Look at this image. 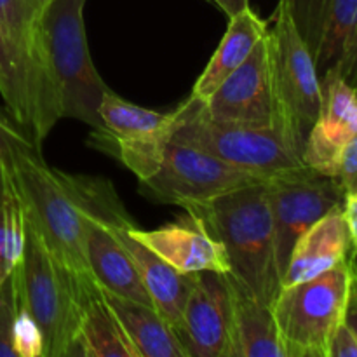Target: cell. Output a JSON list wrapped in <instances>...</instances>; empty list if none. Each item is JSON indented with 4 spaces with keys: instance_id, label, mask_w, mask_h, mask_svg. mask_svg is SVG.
<instances>
[{
    "instance_id": "6da1fadb",
    "label": "cell",
    "mask_w": 357,
    "mask_h": 357,
    "mask_svg": "<svg viewBox=\"0 0 357 357\" xmlns=\"http://www.w3.org/2000/svg\"><path fill=\"white\" fill-rule=\"evenodd\" d=\"M86 0H47L38 21L37 61L52 121L75 119L101 128L100 105L110 87L105 84L87 45Z\"/></svg>"
},
{
    "instance_id": "7a4b0ae2",
    "label": "cell",
    "mask_w": 357,
    "mask_h": 357,
    "mask_svg": "<svg viewBox=\"0 0 357 357\" xmlns=\"http://www.w3.org/2000/svg\"><path fill=\"white\" fill-rule=\"evenodd\" d=\"M265 183L227 192L211 201L187 206L185 211L222 244L230 278L248 295L271 307L281 291L282 278Z\"/></svg>"
},
{
    "instance_id": "3957f363",
    "label": "cell",
    "mask_w": 357,
    "mask_h": 357,
    "mask_svg": "<svg viewBox=\"0 0 357 357\" xmlns=\"http://www.w3.org/2000/svg\"><path fill=\"white\" fill-rule=\"evenodd\" d=\"M9 171L24 220L40 236L45 248L77 275L89 278L86 261L87 215L73 187L72 174L49 167L40 152L17 157Z\"/></svg>"
},
{
    "instance_id": "277c9868",
    "label": "cell",
    "mask_w": 357,
    "mask_h": 357,
    "mask_svg": "<svg viewBox=\"0 0 357 357\" xmlns=\"http://www.w3.org/2000/svg\"><path fill=\"white\" fill-rule=\"evenodd\" d=\"M14 274L17 298L42 335L44 357L73 356L84 286L93 275L80 278L65 267L26 220L23 257Z\"/></svg>"
},
{
    "instance_id": "5b68a950",
    "label": "cell",
    "mask_w": 357,
    "mask_h": 357,
    "mask_svg": "<svg viewBox=\"0 0 357 357\" xmlns=\"http://www.w3.org/2000/svg\"><path fill=\"white\" fill-rule=\"evenodd\" d=\"M176 114L173 142L197 146L264 181L305 166L300 149L281 129L215 121L204 112L202 101L190 96Z\"/></svg>"
},
{
    "instance_id": "8992f818",
    "label": "cell",
    "mask_w": 357,
    "mask_h": 357,
    "mask_svg": "<svg viewBox=\"0 0 357 357\" xmlns=\"http://www.w3.org/2000/svg\"><path fill=\"white\" fill-rule=\"evenodd\" d=\"M351 257L307 281L282 286L271 309L286 357H328L344 321L351 288Z\"/></svg>"
},
{
    "instance_id": "52a82bcc",
    "label": "cell",
    "mask_w": 357,
    "mask_h": 357,
    "mask_svg": "<svg viewBox=\"0 0 357 357\" xmlns=\"http://www.w3.org/2000/svg\"><path fill=\"white\" fill-rule=\"evenodd\" d=\"M267 40L279 126L302 152L319 114L321 77L284 0L275 7L274 28L267 31Z\"/></svg>"
},
{
    "instance_id": "ba28073f",
    "label": "cell",
    "mask_w": 357,
    "mask_h": 357,
    "mask_svg": "<svg viewBox=\"0 0 357 357\" xmlns=\"http://www.w3.org/2000/svg\"><path fill=\"white\" fill-rule=\"evenodd\" d=\"M176 117V110L160 114L131 103L108 89L100 105L101 128L93 132L94 145L117 157L143 181L159 167L173 136Z\"/></svg>"
},
{
    "instance_id": "9c48e42d",
    "label": "cell",
    "mask_w": 357,
    "mask_h": 357,
    "mask_svg": "<svg viewBox=\"0 0 357 357\" xmlns=\"http://www.w3.org/2000/svg\"><path fill=\"white\" fill-rule=\"evenodd\" d=\"M139 183L143 192L155 201L185 209L227 192L265 181L197 146L171 139L155 173Z\"/></svg>"
},
{
    "instance_id": "30bf717a",
    "label": "cell",
    "mask_w": 357,
    "mask_h": 357,
    "mask_svg": "<svg viewBox=\"0 0 357 357\" xmlns=\"http://www.w3.org/2000/svg\"><path fill=\"white\" fill-rule=\"evenodd\" d=\"M265 188L274 222L275 258L282 278L300 236L326 213L344 204L345 192L337 178L307 166L272 178Z\"/></svg>"
},
{
    "instance_id": "8fae6325",
    "label": "cell",
    "mask_w": 357,
    "mask_h": 357,
    "mask_svg": "<svg viewBox=\"0 0 357 357\" xmlns=\"http://www.w3.org/2000/svg\"><path fill=\"white\" fill-rule=\"evenodd\" d=\"M202 105L206 114L215 121L281 129L272 86L267 33L255 45L246 61L227 77Z\"/></svg>"
},
{
    "instance_id": "7c38bea8",
    "label": "cell",
    "mask_w": 357,
    "mask_h": 357,
    "mask_svg": "<svg viewBox=\"0 0 357 357\" xmlns=\"http://www.w3.org/2000/svg\"><path fill=\"white\" fill-rule=\"evenodd\" d=\"M174 333L187 357H232V291L227 274H195Z\"/></svg>"
},
{
    "instance_id": "4fadbf2b",
    "label": "cell",
    "mask_w": 357,
    "mask_h": 357,
    "mask_svg": "<svg viewBox=\"0 0 357 357\" xmlns=\"http://www.w3.org/2000/svg\"><path fill=\"white\" fill-rule=\"evenodd\" d=\"M357 132V91L338 68L321 75V108L307 135L302 160L326 176L338 174L344 149Z\"/></svg>"
},
{
    "instance_id": "5bb4252c",
    "label": "cell",
    "mask_w": 357,
    "mask_h": 357,
    "mask_svg": "<svg viewBox=\"0 0 357 357\" xmlns=\"http://www.w3.org/2000/svg\"><path fill=\"white\" fill-rule=\"evenodd\" d=\"M319 77L340 68L357 24V0H284Z\"/></svg>"
},
{
    "instance_id": "9a60e30c",
    "label": "cell",
    "mask_w": 357,
    "mask_h": 357,
    "mask_svg": "<svg viewBox=\"0 0 357 357\" xmlns=\"http://www.w3.org/2000/svg\"><path fill=\"white\" fill-rule=\"evenodd\" d=\"M0 94L7 112L33 136L42 139L54 128L49 115L44 80L37 65L17 47L0 24Z\"/></svg>"
},
{
    "instance_id": "2e32d148",
    "label": "cell",
    "mask_w": 357,
    "mask_h": 357,
    "mask_svg": "<svg viewBox=\"0 0 357 357\" xmlns=\"http://www.w3.org/2000/svg\"><path fill=\"white\" fill-rule=\"evenodd\" d=\"M129 234L178 272L197 274L211 271L229 274V260L223 246L188 213L183 218L153 230L132 225Z\"/></svg>"
},
{
    "instance_id": "e0dca14e",
    "label": "cell",
    "mask_w": 357,
    "mask_h": 357,
    "mask_svg": "<svg viewBox=\"0 0 357 357\" xmlns=\"http://www.w3.org/2000/svg\"><path fill=\"white\" fill-rule=\"evenodd\" d=\"M115 234L119 243L124 246L131 257L132 264L136 265L149 291L150 300L157 312L174 328L180 324L181 314H183L185 303H187L188 295L195 284V274H183L176 268L171 267L169 264L157 257L153 251H150L145 244L139 243L138 239L129 234V229L135 225L131 216H122L115 222H105Z\"/></svg>"
},
{
    "instance_id": "ac0fdd59",
    "label": "cell",
    "mask_w": 357,
    "mask_h": 357,
    "mask_svg": "<svg viewBox=\"0 0 357 357\" xmlns=\"http://www.w3.org/2000/svg\"><path fill=\"white\" fill-rule=\"evenodd\" d=\"M86 261L103 291L153 307L138 268L103 220L87 218Z\"/></svg>"
},
{
    "instance_id": "d6986e66",
    "label": "cell",
    "mask_w": 357,
    "mask_h": 357,
    "mask_svg": "<svg viewBox=\"0 0 357 357\" xmlns=\"http://www.w3.org/2000/svg\"><path fill=\"white\" fill-rule=\"evenodd\" d=\"M351 255V236L342 206H338L317 220L296 241L282 275V286L316 278L347 260Z\"/></svg>"
},
{
    "instance_id": "ffe728a7",
    "label": "cell",
    "mask_w": 357,
    "mask_h": 357,
    "mask_svg": "<svg viewBox=\"0 0 357 357\" xmlns=\"http://www.w3.org/2000/svg\"><path fill=\"white\" fill-rule=\"evenodd\" d=\"M73 356L138 357L117 316L105 300L103 289L94 279L84 286Z\"/></svg>"
},
{
    "instance_id": "44dd1931",
    "label": "cell",
    "mask_w": 357,
    "mask_h": 357,
    "mask_svg": "<svg viewBox=\"0 0 357 357\" xmlns=\"http://www.w3.org/2000/svg\"><path fill=\"white\" fill-rule=\"evenodd\" d=\"M229 20V28L222 37V42L192 89L190 98L194 100H208L215 93L216 87L246 61L248 56L253 52L255 45L268 31L267 21L253 13L251 7Z\"/></svg>"
},
{
    "instance_id": "7402d4cb",
    "label": "cell",
    "mask_w": 357,
    "mask_h": 357,
    "mask_svg": "<svg viewBox=\"0 0 357 357\" xmlns=\"http://www.w3.org/2000/svg\"><path fill=\"white\" fill-rule=\"evenodd\" d=\"M227 278L232 291V357H286L271 307Z\"/></svg>"
},
{
    "instance_id": "603a6c76",
    "label": "cell",
    "mask_w": 357,
    "mask_h": 357,
    "mask_svg": "<svg viewBox=\"0 0 357 357\" xmlns=\"http://www.w3.org/2000/svg\"><path fill=\"white\" fill-rule=\"evenodd\" d=\"M138 357H187L176 333L155 307L103 291Z\"/></svg>"
},
{
    "instance_id": "cb8c5ba5",
    "label": "cell",
    "mask_w": 357,
    "mask_h": 357,
    "mask_svg": "<svg viewBox=\"0 0 357 357\" xmlns=\"http://www.w3.org/2000/svg\"><path fill=\"white\" fill-rule=\"evenodd\" d=\"M24 248V211L7 166H0V286L16 271Z\"/></svg>"
},
{
    "instance_id": "d4e9b609",
    "label": "cell",
    "mask_w": 357,
    "mask_h": 357,
    "mask_svg": "<svg viewBox=\"0 0 357 357\" xmlns=\"http://www.w3.org/2000/svg\"><path fill=\"white\" fill-rule=\"evenodd\" d=\"M45 2L47 0H0V24L6 33L13 38L14 44L35 65H37L35 51H37L38 21H40Z\"/></svg>"
},
{
    "instance_id": "484cf974",
    "label": "cell",
    "mask_w": 357,
    "mask_h": 357,
    "mask_svg": "<svg viewBox=\"0 0 357 357\" xmlns=\"http://www.w3.org/2000/svg\"><path fill=\"white\" fill-rule=\"evenodd\" d=\"M40 152L33 136L9 114L0 108V164L9 167L17 157Z\"/></svg>"
},
{
    "instance_id": "4316f807",
    "label": "cell",
    "mask_w": 357,
    "mask_h": 357,
    "mask_svg": "<svg viewBox=\"0 0 357 357\" xmlns=\"http://www.w3.org/2000/svg\"><path fill=\"white\" fill-rule=\"evenodd\" d=\"M17 317L16 274H10L0 286V357H16L14 330Z\"/></svg>"
},
{
    "instance_id": "83f0119b",
    "label": "cell",
    "mask_w": 357,
    "mask_h": 357,
    "mask_svg": "<svg viewBox=\"0 0 357 357\" xmlns=\"http://www.w3.org/2000/svg\"><path fill=\"white\" fill-rule=\"evenodd\" d=\"M337 180L340 181L345 194L357 190V132L342 153Z\"/></svg>"
},
{
    "instance_id": "f1b7e54d",
    "label": "cell",
    "mask_w": 357,
    "mask_h": 357,
    "mask_svg": "<svg viewBox=\"0 0 357 357\" xmlns=\"http://www.w3.org/2000/svg\"><path fill=\"white\" fill-rule=\"evenodd\" d=\"M328 357H357V337L345 321L338 324L331 337Z\"/></svg>"
},
{
    "instance_id": "f546056e",
    "label": "cell",
    "mask_w": 357,
    "mask_h": 357,
    "mask_svg": "<svg viewBox=\"0 0 357 357\" xmlns=\"http://www.w3.org/2000/svg\"><path fill=\"white\" fill-rule=\"evenodd\" d=\"M345 223H347L349 236H351L352 253H357V190L347 192L344 195V204H342Z\"/></svg>"
},
{
    "instance_id": "4dcf8cb0",
    "label": "cell",
    "mask_w": 357,
    "mask_h": 357,
    "mask_svg": "<svg viewBox=\"0 0 357 357\" xmlns=\"http://www.w3.org/2000/svg\"><path fill=\"white\" fill-rule=\"evenodd\" d=\"M338 72H340V75L344 77V79L357 91V24H356L354 33H352V40H351V45H349V51L347 54H345Z\"/></svg>"
},
{
    "instance_id": "1f68e13d",
    "label": "cell",
    "mask_w": 357,
    "mask_h": 357,
    "mask_svg": "<svg viewBox=\"0 0 357 357\" xmlns=\"http://www.w3.org/2000/svg\"><path fill=\"white\" fill-rule=\"evenodd\" d=\"M352 264V260H351ZM344 321L349 324L352 331L357 337V268L352 265V278H351V288H349L347 296V307H345Z\"/></svg>"
},
{
    "instance_id": "d6a6232c",
    "label": "cell",
    "mask_w": 357,
    "mask_h": 357,
    "mask_svg": "<svg viewBox=\"0 0 357 357\" xmlns=\"http://www.w3.org/2000/svg\"><path fill=\"white\" fill-rule=\"evenodd\" d=\"M211 2H215L229 17L243 13L244 9L250 7V0H211Z\"/></svg>"
},
{
    "instance_id": "836d02e7",
    "label": "cell",
    "mask_w": 357,
    "mask_h": 357,
    "mask_svg": "<svg viewBox=\"0 0 357 357\" xmlns=\"http://www.w3.org/2000/svg\"><path fill=\"white\" fill-rule=\"evenodd\" d=\"M351 260H352V264H354V267L357 268V253L351 255Z\"/></svg>"
},
{
    "instance_id": "e575fe53",
    "label": "cell",
    "mask_w": 357,
    "mask_h": 357,
    "mask_svg": "<svg viewBox=\"0 0 357 357\" xmlns=\"http://www.w3.org/2000/svg\"><path fill=\"white\" fill-rule=\"evenodd\" d=\"M0 166H2V164H0Z\"/></svg>"
},
{
    "instance_id": "d590c367",
    "label": "cell",
    "mask_w": 357,
    "mask_h": 357,
    "mask_svg": "<svg viewBox=\"0 0 357 357\" xmlns=\"http://www.w3.org/2000/svg\"><path fill=\"white\" fill-rule=\"evenodd\" d=\"M352 265H354V264H352Z\"/></svg>"
}]
</instances>
